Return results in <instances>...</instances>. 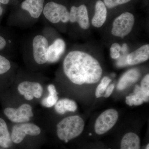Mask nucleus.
<instances>
[{"instance_id": "nucleus-1", "label": "nucleus", "mask_w": 149, "mask_h": 149, "mask_svg": "<svg viewBox=\"0 0 149 149\" xmlns=\"http://www.w3.org/2000/svg\"><path fill=\"white\" fill-rule=\"evenodd\" d=\"M65 76L77 85L95 84L101 78L102 69L99 61L89 54L78 50L69 52L63 60Z\"/></svg>"}, {"instance_id": "nucleus-2", "label": "nucleus", "mask_w": 149, "mask_h": 149, "mask_svg": "<svg viewBox=\"0 0 149 149\" xmlns=\"http://www.w3.org/2000/svg\"><path fill=\"white\" fill-rule=\"evenodd\" d=\"M49 42L47 33H38L34 35L29 41L24 56H26L37 66H43L48 64Z\"/></svg>"}, {"instance_id": "nucleus-3", "label": "nucleus", "mask_w": 149, "mask_h": 149, "mask_svg": "<svg viewBox=\"0 0 149 149\" xmlns=\"http://www.w3.org/2000/svg\"><path fill=\"white\" fill-rule=\"evenodd\" d=\"M84 126V120L78 116L65 118L57 124V136L60 141L68 143L82 134Z\"/></svg>"}, {"instance_id": "nucleus-4", "label": "nucleus", "mask_w": 149, "mask_h": 149, "mask_svg": "<svg viewBox=\"0 0 149 149\" xmlns=\"http://www.w3.org/2000/svg\"><path fill=\"white\" fill-rule=\"evenodd\" d=\"M42 13L45 18L51 24L69 22V11L65 6L54 1H50L44 6Z\"/></svg>"}, {"instance_id": "nucleus-5", "label": "nucleus", "mask_w": 149, "mask_h": 149, "mask_svg": "<svg viewBox=\"0 0 149 149\" xmlns=\"http://www.w3.org/2000/svg\"><path fill=\"white\" fill-rule=\"evenodd\" d=\"M3 113L9 120L15 124L29 122L34 116L32 107L27 103L22 104L17 108L8 107Z\"/></svg>"}, {"instance_id": "nucleus-6", "label": "nucleus", "mask_w": 149, "mask_h": 149, "mask_svg": "<svg viewBox=\"0 0 149 149\" xmlns=\"http://www.w3.org/2000/svg\"><path fill=\"white\" fill-rule=\"evenodd\" d=\"M135 23V17L132 13H123L117 17L113 24L111 34L116 37H125L132 31Z\"/></svg>"}, {"instance_id": "nucleus-7", "label": "nucleus", "mask_w": 149, "mask_h": 149, "mask_svg": "<svg viewBox=\"0 0 149 149\" xmlns=\"http://www.w3.org/2000/svg\"><path fill=\"white\" fill-rule=\"evenodd\" d=\"M17 89L19 94L28 101L34 98L40 99L44 93V87L40 82L29 80L20 81L17 85Z\"/></svg>"}, {"instance_id": "nucleus-8", "label": "nucleus", "mask_w": 149, "mask_h": 149, "mask_svg": "<svg viewBox=\"0 0 149 149\" xmlns=\"http://www.w3.org/2000/svg\"><path fill=\"white\" fill-rule=\"evenodd\" d=\"M41 133V129L38 125L29 122L15 123L13 127L11 138L13 143H21L27 135L37 136Z\"/></svg>"}, {"instance_id": "nucleus-9", "label": "nucleus", "mask_w": 149, "mask_h": 149, "mask_svg": "<svg viewBox=\"0 0 149 149\" xmlns=\"http://www.w3.org/2000/svg\"><path fill=\"white\" fill-rule=\"evenodd\" d=\"M118 118V113L114 109H109L103 112L97 118L95 124V131L99 136L104 135L111 129Z\"/></svg>"}, {"instance_id": "nucleus-10", "label": "nucleus", "mask_w": 149, "mask_h": 149, "mask_svg": "<svg viewBox=\"0 0 149 149\" xmlns=\"http://www.w3.org/2000/svg\"><path fill=\"white\" fill-rule=\"evenodd\" d=\"M14 45L13 35L10 30L0 26V54L10 58L13 54Z\"/></svg>"}, {"instance_id": "nucleus-11", "label": "nucleus", "mask_w": 149, "mask_h": 149, "mask_svg": "<svg viewBox=\"0 0 149 149\" xmlns=\"http://www.w3.org/2000/svg\"><path fill=\"white\" fill-rule=\"evenodd\" d=\"M69 13L70 22L72 23L77 22L83 29H88L90 27L88 10L85 5H81L78 7L72 6L70 8Z\"/></svg>"}, {"instance_id": "nucleus-12", "label": "nucleus", "mask_w": 149, "mask_h": 149, "mask_svg": "<svg viewBox=\"0 0 149 149\" xmlns=\"http://www.w3.org/2000/svg\"><path fill=\"white\" fill-rule=\"evenodd\" d=\"M45 0H24L20 5V8L29 15L33 24L42 13Z\"/></svg>"}, {"instance_id": "nucleus-13", "label": "nucleus", "mask_w": 149, "mask_h": 149, "mask_svg": "<svg viewBox=\"0 0 149 149\" xmlns=\"http://www.w3.org/2000/svg\"><path fill=\"white\" fill-rule=\"evenodd\" d=\"M66 45L64 40L61 38L55 39L48 48V64L54 63L59 60L65 50Z\"/></svg>"}, {"instance_id": "nucleus-14", "label": "nucleus", "mask_w": 149, "mask_h": 149, "mask_svg": "<svg viewBox=\"0 0 149 149\" xmlns=\"http://www.w3.org/2000/svg\"><path fill=\"white\" fill-rule=\"evenodd\" d=\"M149 58V45L142 46L126 56V61L129 65H136L148 60Z\"/></svg>"}, {"instance_id": "nucleus-15", "label": "nucleus", "mask_w": 149, "mask_h": 149, "mask_svg": "<svg viewBox=\"0 0 149 149\" xmlns=\"http://www.w3.org/2000/svg\"><path fill=\"white\" fill-rule=\"evenodd\" d=\"M119 149H141V140L138 134L128 132L120 140Z\"/></svg>"}, {"instance_id": "nucleus-16", "label": "nucleus", "mask_w": 149, "mask_h": 149, "mask_svg": "<svg viewBox=\"0 0 149 149\" xmlns=\"http://www.w3.org/2000/svg\"><path fill=\"white\" fill-rule=\"evenodd\" d=\"M107 17L106 6L100 0L97 1L95 6V15L92 19V24L97 28L101 27L105 22Z\"/></svg>"}, {"instance_id": "nucleus-17", "label": "nucleus", "mask_w": 149, "mask_h": 149, "mask_svg": "<svg viewBox=\"0 0 149 149\" xmlns=\"http://www.w3.org/2000/svg\"><path fill=\"white\" fill-rule=\"evenodd\" d=\"M141 76L140 71L137 69L129 70L120 78L118 83L117 88L123 91L136 82Z\"/></svg>"}, {"instance_id": "nucleus-18", "label": "nucleus", "mask_w": 149, "mask_h": 149, "mask_svg": "<svg viewBox=\"0 0 149 149\" xmlns=\"http://www.w3.org/2000/svg\"><path fill=\"white\" fill-rule=\"evenodd\" d=\"M14 71V63L10 58L0 54V82L6 81Z\"/></svg>"}, {"instance_id": "nucleus-19", "label": "nucleus", "mask_w": 149, "mask_h": 149, "mask_svg": "<svg viewBox=\"0 0 149 149\" xmlns=\"http://www.w3.org/2000/svg\"><path fill=\"white\" fill-rule=\"evenodd\" d=\"M149 97L145 95L139 85H136L133 94L126 97V103L130 106H139L142 104L144 102H148Z\"/></svg>"}, {"instance_id": "nucleus-20", "label": "nucleus", "mask_w": 149, "mask_h": 149, "mask_svg": "<svg viewBox=\"0 0 149 149\" xmlns=\"http://www.w3.org/2000/svg\"><path fill=\"white\" fill-rule=\"evenodd\" d=\"M54 107L56 113L61 115L65 114L67 111L74 112L77 108L76 102L68 98L58 100Z\"/></svg>"}, {"instance_id": "nucleus-21", "label": "nucleus", "mask_w": 149, "mask_h": 149, "mask_svg": "<svg viewBox=\"0 0 149 149\" xmlns=\"http://www.w3.org/2000/svg\"><path fill=\"white\" fill-rule=\"evenodd\" d=\"M13 143L7 124L5 120L0 118V146L8 148L11 146Z\"/></svg>"}, {"instance_id": "nucleus-22", "label": "nucleus", "mask_w": 149, "mask_h": 149, "mask_svg": "<svg viewBox=\"0 0 149 149\" xmlns=\"http://www.w3.org/2000/svg\"><path fill=\"white\" fill-rule=\"evenodd\" d=\"M47 88L48 96L42 100L41 104L43 107L49 108L54 107L58 100V93L53 84H49Z\"/></svg>"}, {"instance_id": "nucleus-23", "label": "nucleus", "mask_w": 149, "mask_h": 149, "mask_svg": "<svg viewBox=\"0 0 149 149\" xmlns=\"http://www.w3.org/2000/svg\"><path fill=\"white\" fill-rule=\"evenodd\" d=\"M111 81V79L106 76L104 77L102 79L101 82L96 88L95 94L96 97L98 98L104 95L105 91Z\"/></svg>"}, {"instance_id": "nucleus-24", "label": "nucleus", "mask_w": 149, "mask_h": 149, "mask_svg": "<svg viewBox=\"0 0 149 149\" xmlns=\"http://www.w3.org/2000/svg\"><path fill=\"white\" fill-rule=\"evenodd\" d=\"M121 47L118 43H115L112 44L110 48V55L111 58L116 59L120 57V52Z\"/></svg>"}, {"instance_id": "nucleus-25", "label": "nucleus", "mask_w": 149, "mask_h": 149, "mask_svg": "<svg viewBox=\"0 0 149 149\" xmlns=\"http://www.w3.org/2000/svg\"><path fill=\"white\" fill-rule=\"evenodd\" d=\"M131 0H104V3L108 8H112L129 2Z\"/></svg>"}, {"instance_id": "nucleus-26", "label": "nucleus", "mask_w": 149, "mask_h": 149, "mask_svg": "<svg viewBox=\"0 0 149 149\" xmlns=\"http://www.w3.org/2000/svg\"><path fill=\"white\" fill-rule=\"evenodd\" d=\"M144 95L149 97V74H147L142 79L140 86Z\"/></svg>"}, {"instance_id": "nucleus-27", "label": "nucleus", "mask_w": 149, "mask_h": 149, "mask_svg": "<svg viewBox=\"0 0 149 149\" xmlns=\"http://www.w3.org/2000/svg\"><path fill=\"white\" fill-rule=\"evenodd\" d=\"M114 87L115 85L113 84L109 85L105 91V94L104 95V97L106 98L109 97L112 93L113 91L114 90Z\"/></svg>"}, {"instance_id": "nucleus-28", "label": "nucleus", "mask_w": 149, "mask_h": 149, "mask_svg": "<svg viewBox=\"0 0 149 149\" xmlns=\"http://www.w3.org/2000/svg\"><path fill=\"white\" fill-rule=\"evenodd\" d=\"M127 50H128V45L127 44L124 43L121 47V52H122L123 53H125L127 52Z\"/></svg>"}, {"instance_id": "nucleus-29", "label": "nucleus", "mask_w": 149, "mask_h": 149, "mask_svg": "<svg viewBox=\"0 0 149 149\" xmlns=\"http://www.w3.org/2000/svg\"><path fill=\"white\" fill-rule=\"evenodd\" d=\"M1 5L2 4L0 3V20H1V17L3 13V9ZM1 21H0V24H1Z\"/></svg>"}, {"instance_id": "nucleus-30", "label": "nucleus", "mask_w": 149, "mask_h": 149, "mask_svg": "<svg viewBox=\"0 0 149 149\" xmlns=\"http://www.w3.org/2000/svg\"><path fill=\"white\" fill-rule=\"evenodd\" d=\"M10 0H0V3L2 4L6 5L9 3Z\"/></svg>"}, {"instance_id": "nucleus-31", "label": "nucleus", "mask_w": 149, "mask_h": 149, "mask_svg": "<svg viewBox=\"0 0 149 149\" xmlns=\"http://www.w3.org/2000/svg\"></svg>"}]
</instances>
